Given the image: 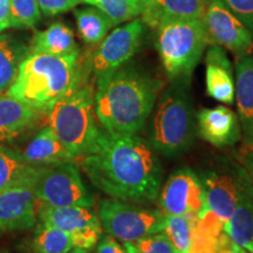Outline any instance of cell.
Returning <instances> with one entry per match:
<instances>
[{
    "instance_id": "cell-1",
    "label": "cell",
    "mask_w": 253,
    "mask_h": 253,
    "mask_svg": "<svg viewBox=\"0 0 253 253\" xmlns=\"http://www.w3.org/2000/svg\"><path fill=\"white\" fill-rule=\"evenodd\" d=\"M77 162L91 184L110 198L142 205L153 203L160 194L161 163L153 145L136 134L103 130L97 147Z\"/></svg>"
},
{
    "instance_id": "cell-2",
    "label": "cell",
    "mask_w": 253,
    "mask_h": 253,
    "mask_svg": "<svg viewBox=\"0 0 253 253\" xmlns=\"http://www.w3.org/2000/svg\"><path fill=\"white\" fill-rule=\"evenodd\" d=\"M162 82L134 65L96 79L95 112L108 134L135 135L153 112Z\"/></svg>"
},
{
    "instance_id": "cell-3",
    "label": "cell",
    "mask_w": 253,
    "mask_h": 253,
    "mask_svg": "<svg viewBox=\"0 0 253 253\" xmlns=\"http://www.w3.org/2000/svg\"><path fill=\"white\" fill-rule=\"evenodd\" d=\"M87 80L80 52L56 56L30 54L6 94L45 115L53 104Z\"/></svg>"
},
{
    "instance_id": "cell-4",
    "label": "cell",
    "mask_w": 253,
    "mask_h": 253,
    "mask_svg": "<svg viewBox=\"0 0 253 253\" xmlns=\"http://www.w3.org/2000/svg\"><path fill=\"white\" fill-rule=\"evenodd\" d=\"M47 125L75 160L97 147L102 129L96 125L94 87L84 80L45 114Z\"/></svg>"
},
{
    "instance_id": "cell-5",
    "label": "cell",
    "mask_w": 253,
    "mask_h": 253,
    "mask_svg": "<svg viewBox=\"0 0 253 253\" xmlns=\"http://www.w3.org/2000/svg\"><path fill=\"white\" fill-rule=\"evenodd\" d=\"M156 30V48L168 78H189L209 45L203 19L164 24Z\"/></svg>"
},
{
    "instance_id": "cell-6",
    "label": "cell",
    "mask_w": 253,
    "mask_h": 253,
    "mask_svg": "<svg viewBox=\"0 0 253 253\" xmlns=\"http://www.w3.org/2000/svg\"><path fill=\"white\" fill-rule=\"evenodd\" d=\"M195 135L194 112L189 97L181 87L164 91L155 112L150 144L166 156L181 155L191 144Z\"/></svg>"
},
{
    "instance_id": "cell-7",
    "label": "cell",
    "mask_w": 253,
    "mask_h": 253,
    "mask_svg": "<svg viewBox=\"0 0 253 253\" xmlns=\"http://www.w3.org/2000/svg\"><path fill=\"white\" fill-rule=\"evenodd\" d=\"M32 188L37 199L52 207L93 208L94 196L84 183L77 162L39 168Z\"/></svg>"
},
{
    "instance_id": "cell-8",
    "label": "cell",
    "mask_w": 253,
    "mask_h": 253,
    "mask_svg": "<svg viewBox=\"0 0 253 253\" xmlns=\"http://www.w3.org/2000/svg\"><path fill=\"white\" fill-rule=\"evenodd\" d=\"M97 216L102 229L122 243L162 232L166 220V214L161 210L143 209L114 198L100 202Z\"/></svg>"
},
{
    "instance_id": "cell-9",
    "label": "cell",
    "mask_w": 253,
    "mask_h": 253,
    "mask_svg": "<svg viewBox=\"0 0 253 253\" xmlns=\"http://www.w3.org/2000/svg\"><path fill=\"white\" fill-rule=\"evenodd\" d=\"M37 216L39 223L69 233L74 248L90 251L102 237L103 229L99 216L91 208L52 207L38 201Z\"/></svg>"
},
{
    "instance_id": "cell-10",
    "label": "cell",
    "mask_w": 253,
    "mask_h": 253,
    "mask_svg": "<svg viewBox=\"0 0 253 253\" xmlns=\"http://www.w3.org/2000/svg\"><path fill=\"white\" fill-rule=\"evenodd\" d=\"M161 211L169 216L199 217L207 210L203 183L188 168L177 170L158 194Z\"/></svg>"
},
{
    "instance_id": "cell-11",
    "label": "cell",
    "mask_w": 253,
    "mask_h": 253,
    "mask_svg": "<svg viewBox=\"0 0 253 253\" xmlns=\"http://www.w3.org/2000/svg\"><path fill=\"white\" fill-rule=\"evenodd\" d=\"M144 26L136 18L107 34L91 58L90 67L96 79L122 67L134 56L141 46Z\"/></svg>"
},
{
    "instance_id": "cell-12",
    "label": "cell",
    "mask_w": 253,
    "mask_h": 253,
    "mask_svg": "<svg viewBox=\"0 0 253 253\" xmlns=\"http://www.w3.org/2000/svg\"><path fill=\"white\" fill-rule=\"evenodd\" d=\"M203 23L209 45H218L231 50L236 56L251 53L253 36L221 0H209Z\"/></svg>"
},
{
    "instance_id": "cell-13",
    "label": "cell",
    "mask_w": 253,
    "mask_h": 253,
    "mask_svg": "<svg viewBox=\"0 0 253 253\" xmlns=\"http://www.w3.org/2000/svg\"><path fill=\"white\" fill-rule=\"evenodd\" d=\"M32 182L0 190V236L37 225L38 199Z\"/></svg>"
},
{
    "instance_id": "cell-14",
    "label": "cell",
    "mask_w": 253,
    "mask_h": 253,
    "mask_svg": "<svg viewBox=\"0 0 253 253\" xmlns=\"http://www.w3.org/2000/svg\"><path fill=\"white\" fill-rule=\"evenodd\" d=\"M245 182V171L238 168L236 175L230 173H209L204 177L203 186L205 191L207 209L225 224L238 204Z\"/></svg>"
},
{
    "instance_id": "cell-15",
    "label": "cell",
    "mask_w": 253,
    "mask_h": 253,
    "mask_svg": "<svg viewBox=\"0 0 253 253\" xmlns=\"http://www.w3.org/2000/svg\"><path fill=\"white\" fill-rule=\"evenodd\" d=\"M204 12V0H149L143 5L141 20L156 30L164 24L201 19Z\"/></svg>"
},
{
    "instance_id": "cell-16",
    "label": "cell",
    "mask_w": 253,
    "mask_h": 253,
    "mask_svg": "<svg viewBox=\"0 0 253 253\" xmlns=\"http://www.w3.org/2000/svg\"><path fill=\"white\" fill-rule=\"evenodd\" d=\"M198 126L202 137L217 148L235 144L240 137L238 116L224 106L201 110Z\"/></svg>"
},
{
    "instance_id": "cell-17",
    "label": "cell",
    "mask_w": 253,
    "mask_h": 253,
    "mask_svg": "<svg viewBox=\"0 0 253 253\" xmlns=\"http://www.w3.org/2000/svg\"><path fill=\"white\" fill-rule=\"evenodd\" d=\"M205 86L210 97L223 103H233L235 81L232 66L221 46L210 45L208 50L205 58Z\"/></svg>"
},
{
    "instance_id": "cell-18",
    "label": "cell",
    "mask_w": 253,
    "mask_h": 253,
    "mask_svg": "<svg viewBox=\"0 0 253 253\" xmlns=\"http://www.w3.org/2000/svg\"><path fill=\"white\" fill-rule=\"evenodd\" d=\"M42 114L21 100L0 95V142L13 141L36 125Z\"/></svg>"
},
{
    "instance_id": "cell-19",
    "label": "cell",
    "mask_w": 253,
    "mask_h": 253,
    "mask_svg": "<svg viewBox=\"0 0 253 253\" xmlns=\"http://www.w3.org/2000/svg\"><path fill=\"white\" fill-rule=\"evenodd\" d=\"M224 231L236 244L253 253V186L246 172L238 204L224 224Z\"/></svg>"
},
{
    "instance_id": "cell-20",
    "label": "cell",
    "mask_w": 253,
    "mask_h": 253,
    "mask_svg": "<svg viewBox=\"0 0 253 253\" xmlns=\"http://www.w3.org/2000/svg\"><path fill=\"white\" fill-rule=\"evenodd\" d=\"M27 162L36 166H52L77 162L48 126H43L21 151Z\"/></svg>"
},
{
    "instance_id": "cell-21",
    "label": "cell",
    "mask_w": 253,
    "mask_h": 253,
    "mask_svg": "<svg viewBox=\"0 0 253 253\" xmlns=\"http://www.w3.org/2000/svg\"><path fill=\"white\" fill-rule=\"evenodd\" d=\"M235 96L244 136L253 131V53L238 56Z\"/></svg>"
},
{
    "instance_id": "cell-22",
    "label": "cell",
    "mask_w": 253,
    "mask_h": 253,
    "mask_svg": "<svg viewBox=\"0 0 253 253\" xmlns=\"http://www.w3.org/2000/svg\"><path fill=\"white\" fill-rule=\"evenodd\" d=\"M31 54L63 56L79 50L72 28L66 24L53 23L45 31L36 32L31 45Z\"/></svg>"
},
{
    "instance_id": "cell-23",
    "label": "cell",
    "mask_w": 253,
    "mask_h": 253,
    "mask_svg": "<svg viewBox=\"0 0 253 253\" xmlns=\"http://www.w3.org/2000/svg\"><path fill=\"white\" fill-rule=\"evenodd\" d=\"M30 54V47L23 40L11 34H0V93L15 81L21 63Z\"/></svg>"
},
{
    "instance_id": "cell-24",
    "label": "cell",
    "mask_w": 253,
    "mask_h": 253,
    "mask_svg": "<svg viewBox=\"0 0 253 253\" xmlns=\"http://www.w3.org/2000/svg\"><path fill=\"white\" fill-rule=\"evenodd\" d=\"M40 167L27 162L20 151L0 144V190L32 182Z\"/></svg>"
},
{
    "instance_id": "cell-25",
    "label": "cell",
    "mask_w": 253,
    "mask_h": 253,
    "mask_svg": "<svg viewBox=\"0 0 253 253\" xmlns=\"http://www.w3.org/2000/svg\"><path fill=\"white\" fill-rule=\"evenodd\" d=\"M74 17L79 34L88 45H99L113 28L109 18L95 7L75 9Z\"/></svg>"
},
{
    "instance_id": "cell-26",
    "label": "cell",
    "mask_w": 253,
    "mask_h": 253,
    "mask_svg": "<svg viewBox=\"0 0 253 253\" xmlns=\"http://www.w3.org/2000/svg\"><path fill=\"white\" fill-rule=\"evenodd\" d=\"M74 248L73 239L69 233L60 230L58 227L38 224L32 249L36 253H63Z\"/></svg>"
},
{
    "instance_id": "cell-27",
    "label": "cell",
    "mask_w": 253,
    "mask_h": 253,
    "mask_svg": "<svg viewBox=\"0 0 253 253\" xmlns=\"http://www.w3.org/2000/svg\"><path fill=\"white\" fill-rule=\"evenodd\" d=\"M100 9L112 21L113 27L140 17L143 5L138 0H82Z\"/></svg>"
},
{
    "instance_id": "cell-28",
    "label": "cell",
    "mask_w": 253,
    "mask_h": 253,
    "mask_svg": "<svg viewBox=\"0 0 253 253\" xmlns=\"http://www.w3.org/2000/svg\"><path fill=\"white\" fill-rule=\"evenodd\" d=\"M194 218V216L166 214L163 232L171 242L176 253H190L192 244Z\"/></svg>"
},
{
    "instance_id": "cell-29",
    "label": "cell",
    "mask_w": 253,
    "mask_h": 253,
    "mask_svg": "<svg viewBox=\"0 0 253 253\" xmlns=\"http://www.w3.org/2000/svg\"><path fill=\"white\" fill-rule=\"evenodd\" d=\"M41 19L38 0H11L9 27L33 28Z\"/></svg>"
},
{
    "instance_id": "cell-30",
    "label": "cell",
    "mask_w": 253,
    "mask_h": 253,
    "mask_svg": "<svg viewBox=\"0 0 253 253\" xmlns=\"http://www.w3.org/2000/svg\"><path fill=\"white\" fill-rule=\"evenodd\" d=\"M126 253H176L166 233L157 232L134 242L123 243Z\"/></svg>"
},
{
    "instance_id": "cell-31",
    "label": "cell",
    "mask_w": 253,
    "mask_h": 253,
    "mask_svg": "<svg viewBox=\"0 0 253 253\" xmlns=\"http://www.w3.org/2000/svg\"><path fill=\"white\" fill-rule=\"evenodd\" d=\"M253 36V0H221Z\"/></svg>"
},
{
    "instance_id": "cell-32",
    "label": "cell",
    "mask_w": 253,
    "mask_h": 253,
    "mask_svg": "<svg viewBox=\"0 0 253 253\" xmlns=\"http://www.w3.org/2000/svg\"><path fill=\"white\" fill-rule=\"evenodd\" d=\"M82 0H38L40 11L47 17H53L75 8Z\"/></svg>"
},
{
    "instance_id": "cell-33",
    "label": "cell",
    "mask_w": 253,
    "mask_h": 253,
    "mask_svg": "<svg viewBox=\"0 0 253 253\" xmlns=\"http://www.w3.org/2000/svg\"><path fill=\"white\" fill-rule=\"evenodd\" d=\"M96 253H126V249L112 236L101 237L96 244Z\"/></svg>"
},
{
    "instance_id": "cell-34",
    "label": "cell",
    "mask_w": 253,
    "mask_h": 253,
    "mask_svg": "<svg viewBox=\"0 0 253 253\" xmlns=\"http://www.w3.org/2000/svg\"><path fill=\"white\" fill-rule=\"evenodd\" d=\"M240 164L253 186V150L245 147L243 148L240 151Z\"/></svg>"
},
{
    "instance_id": "cell-35",
    "label": "cell",
    "mask_w": 253,
    "mask_h": 253,
    "mask_svg": "<svg viewBox=\"0 0 253 253\" xmlns=\"http://www.w3.org/2000/svg\"><path fill=\"white\" fill-rule=\"evenodd\" d=\"M217 253H251V252H249L248 250L243 249L242 246L236 244L233 240L230 239L229 236H226L225 239H224L223 243H221L220 248L218 249Z\"/></svg>"
},
{
    "instance_id": "cell-36",
    "label": "cell",
    "mask_w": 253,
    "mask_h": 253,
    "mask_svg": "<svg viewBox=\"0 0 253 253\" xmlns=\"http://www.w3.org/2000/svg\"><path fill=\"white\" fill-rule=\"evenodd\" d=\"M9 6L11 0H0V33L9 27Z\"/></svg>"
},
{
    "instance_id": "cell-37",
    "label": "cell",
    "mask_w": 253,
    "mask_h": 253,
    "mask_svg": "<svg viewBox=\"0 0 253 253\" xmlns=\"http://www.w3.org/2000/svg\"><path fill=\"white\" fill-rule=\"evenodd\" d=\"M245 148H249V149L253 150V131L250 132L249 135L245 136V140H244Z\"/></svg>"
},
{
    "instance_id": "cell-38",
    "label": "cell",
    "mask_w": 253,
    "mask_h": 253,
    "mask_svg": "<svg viewBox=\"0 0 253 253\" xmlns=\"http://www.w3.org/2000/svg\"><path fill=\"white\" fill-rule=\"evenodd\" d=\"M63 253H89V251H87V250H84V249L73 248V249L68 250V251H66V252H63Z\"/></svg>"
},
{
    "instance_id": "cell-39",
    "label": "cell",
    "mask_w": 253,
    "mask_h": 253,
    "mask_svg": "<svg viewBox=\"0 0 253 253\" xmlns=\"http://www.w3.org/2000/svg\"><path fill=\"white\" fill-rule=\"evenodd\" d=\"M138 1H140L142 5H144V4H145V2H147V1H149V0H138Z\"/></svg>"
},
{
    "instance_id": "cell-40",
    "label": "cell",
    "mask_w": 253,
    "mask_h": 253,
    "mask_svg": "<svg viewBox=\"0 0 253 253\" xmlns=\"http://www.w3.org/2000/svg\"><path fill=\"white\" fill-rule=\"evenodd\" d=\"M4 253H8V252H4Z\"/></svg>"
}]
</instances>
